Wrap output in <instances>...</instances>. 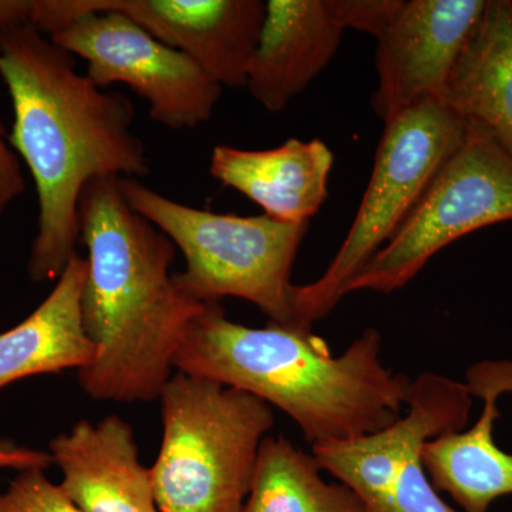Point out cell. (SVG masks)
<instances>
[{
	"label": "cell",
	"mask_w": 512,
	"mask_h": 512,
	"mask_svg": "<svg viewBox=\"0 0 512 512\" xmlns=\"http://www.w3.org/2000/svg\"><path fill=\"white\" fill-rule=\"evenodd\" d=\"M480 399L484 410L473 427L441 434L421 448L434 490L450 495L463 512H488L495 500L512 494V454L494 439L498 397L485 393Z\"/></svg>",
	"instance_id": "cell-17"
},
{
	"label": "cell",
	"mask_w": 512,
	"mask_h": 512,
	"mask_svg": "<svg viewBox=\"0 0 512 512\" xmlns=\"http://www.w3.org/2000/svg\"><path fill=\"white\" fill-rule=\"evenodd\" d=\"M86 12H120L151 36L191 57L222 87H247L265 20L261 0H33L43 35Z\"/></svg>",
	"instance_id": "cell-10"
},
{
	"label": "cell",
	"mask_w": 512,
	"mask_h": 512,
	"mask_svg": "<svg viewBox=\"0 0 512 512\" xmlns=\"http://www.w3.org/2000/svg\"><path fill=\"white\" fill-rule=\"evenodd\" d=\"M0 77L15 116L9 144L39 202L29 276L57 281L76 254L84 187L101 177H144L146 146L133 133V103L77 72L74 56L32 26L0 32Z\"/></svg>",
	"instance_id": "cell-1"
},
{
	"label": "cell",
	"mask_w": 512,
	"mask_h": 512,
	"mask_svg": "<svg viewBox=\"0 0 512 512\" xmlns=\"http://www.w3.org/2000/svg\"><path fill=\"white\" fill-rule=\"evenodd\" d=\"M53 460L49 451L35 450L25 446H19L13 440L0 439V468L25 471L33 468L52 466Z\"/></svg>",
	"instance_id": "cell-23"
},
{
	"label": "cell",
	"mask_w": 512,
	"mask_h": 512,
	"mask_svg": "<svg viewBox=\"0 0 512 512\" xmlns=\"http://www.w3.org/2000/svg\"><path fill=\"white\" fill-rule=\"evenodd\" d=\"M32 0H0V32L30 26Z\"/></svg>",
	"instance_id": "cell-24"
},
{
	"label": "cell",
	"mask_w": 512,
	"mask_h": 512,
	"mask_svg": "<svg viewBox=\"0 0 512 512\" xmlns=\"http://www.w3.org/2000/svg\"><path fill=\"white\" fill-rule=\"evenodd\" d=\"M0 512H83L42 468L19 471L0 493Z\"/></svg>",
	"instance_id": "cell-19"
},
{
	"label": "cell",
	"mask_w": 512,
	"mask_h": 512,
	"mask_svg": "<svg viewBox=\"0 0 512 512\" xmlns=\"http://www.w3.org/2000/svg\"><path fill=\"white\" fill-rule=\"evenodd\" d=\"M404 0H329L330 9L343 28L377 37L383 35Z\"/></svg>",
	"instance_id": "cell-20"
},
{
	"label": "cell",
	"mask_w": 512,
	"mask_h": 512,
	"mask_svg": "<svg viewBox=\"0 0 512 512\" xmlns=\"http://www.w3.org/2000/svg\"><path fill=\"white\" fill-rule=\"evenodd\" d=\"M120 190L127 204L184 255L185 271L174 275V282L185 295L200 303L244 299L271 323L299 326L291 275L309 224L198 210L137 178H120Z\"/></svg>",
	"instance_id": "cell-5"
},
{
	"label": "cell",
	"mask_w": 512,
	"mask_h": 512,
	"mask_svg": "<svg viewBox=\"0 0 512 512\" xmlns=\"http://www.w3.org/2000/svg\"><path fill=\"white\" fill-rule=\"evenodd\" d=\"M26 190L22 161L9 144V134L0 119V220Z\"/></svg>",
	"instance_id": "cell-22"
},
{
	"label": "cell",
	"mask_w": 512,
	"mask_h": 512,
	"mask_svg": "<svg viewBox=\"0 0 512 512\" xmlns=\"http://www.w3.org/2000/svg\"><path fill=\"white\" fill-rule=\"evenodd\" d=\"M247 89L271 113L285 110L325 69L342 42L329 0H268Z\"/></svg>",
	"instance_id": "cell-13"
},
{
	"label": "cell",
	"mask_w": 512,
	"mask_h": 512,
	"mask_svg": "<svg viewBox=\"0 0 512 512\" xmlns=\"http://www.w3.org/2000/svg\"><path fill=\"white\" fill-rule=\"evenodd\" d=\"M333 153L322 140L289 138L271 150L217 146L210 173L241 192L265 215L288 224H309L328 198Z\"/></svg>",
	"instance_id": "cell-14"
},
{
	"label": "cell",
	"mask_w": 512,
	"mask_h": 512,
	"mask_svg": "<svg viewBox=\"0 0 512 512\" xmlns=\"http://www.w3.org/2000/svg\"><path fill=\"white\" fill-rule=\"evenodd\" d=\"M466 384L471 396L484 393L495 396L512 393V360H481L466 372Z\"/></svg>",
	"instance_id": "cell-21"
},
{
	"label": "cell",
	"mask_w": 512,
	"mask_h": 512,
	"mask_svg": "<svg viewBox=\"0 0 512 512\" xmlns=\"http://www.w3.org/2000/svg\"><path fill=\"white\" fill-rule=\"evenodd\" d=\"M487 0H406L379 37L372 107L384 121L444 90Z\"/></svg>",
	"instance_id": "cell-11"
},
{
	"label": "cell",
	"mask_w": 512,
	"mask_h": 512,
	"mask_svg": "<svg viewBox=\"0 0 512 512\" xmlns=\"http://www.w3.org/2000/svg\"><path fill=\"white\" fill-rule=\"evenodd\" d=\"M175 372L264 400L291 417L313 446L379 433L404 414L409 379L382 362V335L363 330L340 356L312 329L232 322L207 303L174 359Z\"/></svg>",
	"instance_id": "cell-3"
},
{
	"label": "cell",
	"mask_w": 512,
	"mask_h": 512,
	"mask_svg": "<svg viewBox=\"0 0 512 512\" xmlns=\"http://www.w3.org/2000/svg\"><path fill=\"white\" fill-rule=\"evenodd\" d=\"M322 471L313 454L285 437H265L239 512H365L355 491L328 483Z\"/></svg>",
	"instance_id": "cell-18"
},
{
	"label": "cell",
	"mask_w": 512,
	"mask_h": 512,
	"mask_svg": "<svg viewBox=\"0 0 512 512\" xmlns=\"http://www.w3.org/2000/svg\"><path fill=\"white\" fill-rule=\"evenodd\" d=\"M466 121L463 143L346 295L400 291L441 249L477 229L512 221V157L487 128Z\"/></svg>",
	"instance_id": "cell-7"
},
{
	"label": "cell",
	"mask_w": 512,
	"mask_h": 512,
	"mask_svg": "<svg viewBox=\"0 0 512 512\" xmlns=\"http://www.w3.org/2000/svg\"><path fill=\"white\" fill-rule=\"evenodd\" d=\"M163 441L150 467L160 512H239L272 407L234 387L177 372L160 394Z\"/></svg>",
	"instance_id": "cell-4"
},
{
	"label": "cell",
	"mask_w": 512,
	"mask_h": 512,
	"mask_svg": "<svg viewBox=\"0 0 512 512\" xmlns=\"http://www.w3.org/2000/svg\"><path fill=\"white\" fill-rule=\"evenodd\" d=\"M471 407L466 384L420 373L396 423L359 439L318 444L312 454L323 471L355 491L365 512H460L434 490L421 448L441 434L466 429Z\"/></svg>",
	"instance_id": "cell-8"
},
{
	"label": "cell",
	"mask_w": 512,
	"mask_h": 512,
	"mask_svg": "<svg viewBox=\"0 0 512 512\" xmlns=\"http://www.w3.org/2000/svg\"><path fill=\"white\" fill-rule=\"evenodd\" d=\"M79 222L89 252L82 322L94 346L92 362L77 370L80 387L94 400L160 399L185 333L207 303L175 285L177 248L127 204L119 177L84 187Z\"/></svg>",
	"instance_id": "cell-2"
},
{
	"label": "cell",
	"mask_w": 512,
	"mask_h": 512,
	"mask_svg": "<svg viewBox=\"0 0 512 512\" xmlns=\"http://www.w3.org/2000/svg\"><path fill=\"white\" fill-rule=\"evenodd\" d=\"M64 493L83 512H160L134 430L117 414L82 420L50 440Z\"/></svg>",
	"instance_id": "cell-12"
},
{
	"label": "cell",
	"mask_w": 512,
	"mask_h": 512,
	"mask_svg": "<svg viewBox=\"0 0 512 512\" xmlns=\"http://www.w3.org/2000/svg\"><path fill=\"white\" fill-rule=\"evenodd\" d=\"M49 39L87 63L100 89L126 84L148 104L151 119L173 130L211 120L222 86L184 53L151 36L120 12L74 16Z\"/></svg>",
	"instance_id": "cell-9"
},
{
	"label": "cell",
	"mask_w": 512,
	"mask_h": 512,
	"mask_svg": "<svg viewBox=\"0 0 512 512\" xmlns=\"http://www.w3.org/2000/svg\"><path fill=\"white\" fill-rule=\"evenodd\" d=\"M467 121L443 100L414 104L387 121L359 210L338 254L316 281L293 288L296 323L312 329L394 237L466 136Z\"/></svg>",
	"instance_id": "cell-6"
},
{
	"label": "cell",
	"mask_w": 512,
	"mask_h": 512,
	"mask_svg": "<svg viewBox=\"0 0 512 512\" xmlns=\"http://www.w3.org/2000/svg\"><path fill=\"white\" fill-rule=\"evenodd\" d=\"M87 259L74 254L45 301L0 333V390L26 377L80 370L94 357L84 332L82 295Z\"/></svg>",
	"instance_id": "cell-15"
},
{
	"label": "cell",
	"mask_w": 512,
	"mask_h": 512,
	"mask_svg": "<svg viewBox=\"0 0 512 512\" xmlns=\"http://www.w3.org/2000/svg\"><path fill=\"white\" fill-rule=\"evenodd\" d=\"M443 101L476 121L512 157V2L487 0L480 23L464 47Z\"/></svg>",
	"instance_id": "cell-16"
}]
</instances>
